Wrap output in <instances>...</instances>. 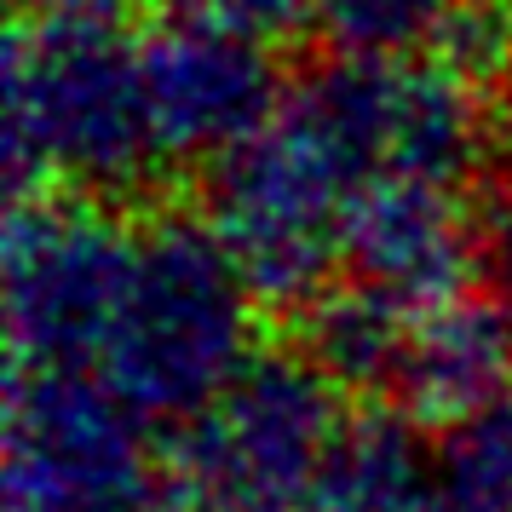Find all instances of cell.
Wrapping results in <instances>:
<instances>
[{
	"mask_svg": "<svg viewBox=\"0 0 512 512\" xmlns=\"http://www.w3.org/2000/svg\"><path fill=\"white\" fill-rule=\"evenodd\" d=\"M162 162L144 35L93 12H35L6 41V185L116 196Z\"/></svg>",
	"mask_w": 512,
	"mask_h": 512,
	"instance_id": "cell-1",
	"label": "cell"
},
{
	"mask_svg": "<svg viewBox=\"0 0 512 512\" xmlns=\"http://www.w3.org/2000/svg\"><path fill=\"white\" fill-rule=\"evenodd\" d=\"M259 294L208 219L162 213L133 231V265L98 374L144 420L185 426L254 357Z\"/></svg>",
	"mask_w": 512,
	"mask_h": 512,
	"instance_id": "cell-2",
	"label": "cell"
},
{
	"mask_svg": "<svg viewBox=\"0 0 512 512\" xmlns=\"http://www.w3.org/2000/svg\"><path fill=\"white\" fill-rule=\"evenodd\" d=\"M346 420V386L305 346L254 351L179 426V478L219 512H317Z\"/></svg>",
	"mask_w": 512,
	"mask_h": 512,
	"instance_id": "cell-3",
	"label": "cell"
},
{
	"mask_svg": "<svg viewBox=\"0 0 512 512\" xmlns=\"http://www.w3.org/2000/svg\"><path fill=\"white\" fill-rule=\"evenodd\" d=\"M363 185L369 179L282 104L265 133L213 162L208 225L259 305L305 311L334 288L346 208Z\"/></svg>",
	"mask_w": 512,
	"mask_h": 512,
	"instance_id": "cell-4",
	"label": "cell"
},
{
	"mask_svg": "<svg viewBox=\"0 0 512 512\" xmlns=\"http://www.w3.org/2000/svg\"><path fill=\"white\" fill-rule=\"evenodd\" d=\"M133 265V231L93 190L12 196L0 248V300L12 363L24 369H93L116 323Z\"/></svg>",
	"mask_w": 512,
	"mask_h": 512,
	"instance_id": "cell-5",
	"label": "cell"
},
{
	"mask_svg": "<svg viewBox=\"0 0 512 512\" xmlns=\"http://www.w3.org/2000/svg\"><path fill=\"white\" fill-rule=\"evenodd\" d=\"M144 426L104 374L12 363L0 426L6 512H139L156 495Z\"/></svg>",
	"mask_w": 512,
	"mask_h": 512,
	"instance_id": "cell-6",
	"label": "cell"
},
{
	"mask_svg": "<svg viewBox=\"0 0 512 512\" xmlns=\"http://www.w3.org/2000/svg\"><path fill=\"white\" fill-rule=\"evenodd\" d=\"M144 87L162 162H219L288 104L271 35L213 12L208 0L167 12L144 35Z\"/></svg>",
	"mask_w": 512,
	"mask_h": 512,
	"instance_id": "cell-7",
	"label": "cell"
},
{
	"mask_svg": "<svg viewBox=\"0 0 512 512\" xmlns=\"http://www.w3.org/2000/svg\"><path fill=\"white\" fill-rule=\"evenodd\" d=\"M478 265V219L466 213L455 185L420 173H374L351 196L340 231V271L397 311L461 294Z\"/></svg>",
	"mask_w": 512,
	"mask_h": 512,
	"instance_id": "cell-8",
	"label": "cell"
},
{
	"mask_svg": "<svg viewBox=\"0 0 512 512\" xmlns=\"http://www.w3.org/2000/svg\"><path fill=\"white\" fill-rule=\"evenodd\" d=\"M512 392V323L489 294H449L409 317L392 397L420 426H455Z\"/></svg>",
	"mask_w": 512,
	"mask_h": 512,
	"instance_id": "cell-9",
	"label": "cell"
},
{
	"mask_svg": "<svg viewBox=\"0 0 512 512\" xmlns=\"http://www.w3.org/2000/svg\"><path fill=\"white\" fill-rule=\"evenodd\" d=\"M300 346L323 363L346 392H392L397 357H403V334H409V311L374 300L369 288H328L323 300L300 311Z\"/></svg>",
	"mask_w": 512,
	"mask_h": 512,
	"instance_id": "cell-10",
	"label": "cell"
},
{
	"mask_svg": "<svg viewBox=\"0 0 512 512\" xmlns=\"http://www.w3.org/2000/svg\"><path fill=\"white\" fill-rule=\"evenodd\" d=\"M432 461L443 512H512V397L443 426Z\"/></svg>",
	"mask_w": 512,
	"mask_h": 512,
	"instance_id": "cell-11",
	"label": "cell"
},
{
	"mask_svg": "<svg viewBox=\"0 0 512 512\" xmlns=\"http://www.w3.org/2000/svg\"><path fill=\"white\" fill-rule=\"evenodd\" d=\"M461 0H317V24L346 52H415L438 47Z\"/></svg>",
	"mask_w": 512,
	"mask_h": 512,
	"instance_id": "cell-12",
	"label": "cell"
},
{
	"mask_svg": "<svg viewBox=\"0 0 512 512\" xmlns=\"http://www.w3.org/2000/svg\"><path fill=\"white\" fill-rule=\"evenodd\" d=\"M472 277L512 323V190L478 213V265H472Z\"/></svg>",
	"mask_w": 512,
	"mask_h": 512,
	"instance_id": "cell-13",
	"label": "cell"
},
{
	"mask_svg": "<svg viewBox=\"0 0 512 512\" xmlns=\"http://www.w3.org/2000/svg\"><path fill=\"white\" fill-rule=\"evenodd\" d=\"M213 12H225L236 24L259 29V35H288V29H300L305 18H317V0H208Z\"/></svg>",
	"mask_w": 512,
	"mask_h": 512,
	"instance_id": "cell-14",
	"label": "cell"
},
{
	"mask_svg": "<svg viewBox=\"0 0 512 512\" xmlns=\"http://www.w3.org/2000/svg\"><path fill=\"white\" fill-rule=\"evenodd\" d=\"M139 512H219V507H213L196 484H185V478H179V484H156V495H150Z\"/></svg>",
	"mask_w": 512,
	"mask_h": 512,
	"instance_id": "cell-15",
	"label": "cell"
},
{
	"mask_svg": "<svg viewBox=\"0 0 512 512\" xmlns=\"http://www.w3.org/2000/svg\"><path fill=\"white\" fill-rule=\"evenodd\" d=\"M35 12H93V18H116L127 0H24Z\"/></svg>",
	"mask_w": 512,
	"mask_h": 512,
	"instance_id": "cell-16",
	"label": "cell"
},
{
	"mask_svg": "<svg viewBox=\"0 0 512 512\" xmlns=\"http://www.w3.org/2000/svg\"><path fill=\"white\" fill-rule=\"evenodd\" d=\"M507 24H512V0H507Z\"/></svg>",
	"mask_w": 512,
	"mask_h": 512,
	"instance_id": "cell-17",
	"label": "cell"
},
{
	"mask_svg": "<svg viewBox=\"0 0 512 512\" xmlns=\"http://www.w3.org/2000/svg\"><path fill=\"white\" fill-rule=\"evenodd\" d=\"M438 512H443V507H438Z\"/></svg>",
	"mask_w": 512,
	"mask_h": 512,
	"instance_id": "cell-18",
	"label": "cell"
}]
</instances>
